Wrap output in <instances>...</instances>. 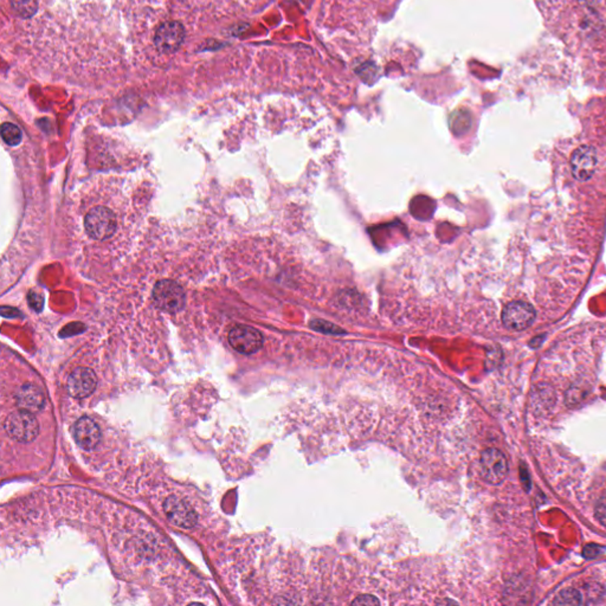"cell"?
<instances>
[{
  "label": "cell",
  "mask_w": 606,
  "mask_h": 606,
  "mask_svg": "<svg viewBox=\"0 0 606 606\" xmlns=\"http://www.w3.org/2000/svg\"><path fill=\"white\" fill-rule=\"evenodd\" d=\"M75 441L84 450H94L101 441L100 428L89 417H82L74 426Z\"/></svg>",
  "instance_id": "cell-11"
},
{
  "label": "cell",
  "mask_w": 606,
  "mask_h": 606,
  "mask_svg": "<svg viewBox=\"0 0 606 606\" xmlns=\"http://www.w3.org/2000/svg\"><path fill=\"white\" fill-rule=\"evenodd\" d=\"M230 345L242 354H254L263 346V337L260 330L250 326L239 325L230 330Z\"/></svg>",
  "instance_id": "cell-7"
},
{
  "label": "cell",
  "mask_w": 606,
  "mask_h": 606,
  "mask_svg": "<svg viewBox=\"0 0 606 606\" xmlns=\"http://www.w3.org/2000/svg\"><path fill=\"white\" fill-rule=\"evenodd\" d=\"M353 605H378V604H380V602L378 601L377 598L371 597V596H363V597H359L358 599H355L354 602L352 603Z\"/></svg>",
  "instance_id": "cell-19"
},
{
  "label": "cell",
  "mask_w": 606,
  "mask_h": 606,
  "mask_svg": "<svg viewBox=\"0 0 606 606\" xmlns=\"http://www.w3.org/2000/svg\"><path fill=\"white\" fill-rule=\"evenodd\" d=\"M185 37L186 32L182 23L177 21L165 22L154 32L153 43L156 51L162 55H171L180 49Z\"/></svg>",
  "instance_id": "cell-4"
},
{
  "label": "cell",
  "mask_w": 606,
  "mask_h": 606,
  "mask_svg": "<svg viewBox=\"0 0 606 606\" xmlns=\"http://www.w3.org/2000/svg\"><path fill=\"white\" fill-rule=\"evenodd\" d=\"M535 316V311L529 303L514 301L503 308L502 322L507 328L511 330H524L533 325Z\"/></svg>",
  "instance_id": "cell-8"
},
{
  "label": "cell",
  "mask_w": 606,
  "mask_h": 606,
  "mask_svg": "<svg viewBox=\"0 0 606 606\" xmlns=\"http://www.w3.org/2000/svg\"><path fill=\"white\" fill-rule=\"evenodd\" d=\"M5 430L10 436L21 443H30L38 436L39 424L32 412L18 410L5 420Z\"/></svg>",
  "instance_id": "cell-3"
},
{
  "label": "cell",
  "mask_w": 606,
  "mask_h": 606,
  "mask_svg": "<svg viewBox=\"0 0 606 606\" xmlns=\"http://www.w3.org/2000/svg\"><path fill=\"white\" fill-rule=\"evenodd\" d=\"M597 152L591 146H581L571 156V172L579 182H587L597 169Z\"/></svg>",
  "instance_id": "cell-9"
},
{
  "label": "cell",
  "mask_w": 606,
  "mask_h": 606,
  "mask_svg": "<svg viewBox=\"0 0 606 606\" xmlns=\"http://www.w3.org/2000/svg\"><path fill=\"white\" fill-rule=\"evenodd\" d=\"M13 11L24 19L34 17L38 11V0H10Z\"/></svg>",
  "instance_id": "cell-14"
},
{
  "label": "cell",
  "mask_w": 606,
  "mask_h": 606,
  "mask_svg": "<svg viewBox=\"0 0 606 606\" xmlns=\"http://www.w3.org/2000/svg\"><path fill=\"white\" fill-rule=\"evenodd\" d=\"M164 511L167 519L180 529H193L198 524V516L190 503L178 496H169L165 500Z\"/></svg>",
  "instance_id": "cell-6"
},
{
  "label": "cell",
  "mask_w": 606,
  "mask_h": 606,
  "mask_svg": "<svg viewBox=\"0 0 606 606\" xmlns=\"http://www.w3.org/2000/svg\"><path fill=\"white\" fill-rule=\"evenodd\" d=\"M16 404L21 410L24 411H40L45 404V397L42 390L34 384H24L16 392Z\"/></svg>",
  "instance_id": "cell-12"
},
{
  "label": "cell",
  "mask_w": 606,
  "mask_h": 606,
  "mask_svg": "<svg viewBox=\"0 0 606 606\" xmlns=\"http://www.w3.org/2000/svg\"><path fill=\"white\" fill-rule=\"evenodd\" d=\"M601 587L599 586H594V587H587L586 586V589H585V603H596L598 601V598L602 597V594H599V591H601Z\"/></svg>",
  "instance_id": "cell-18"
},
{
  "label": "cell",
  "mask_w": 606,
  "mask_h": 606,
  "mask_svg": "<svg viewBox=\"0 0 606 606\" xmlns=\"http://www.w3.org/2000/svg\"><path fill=\"white\" fill-rule=\"evenodd\" d=\"M602 550V548H601L599 546L594 545V544H592V545L586 546V547H585L584 553H583V555H584L585 558H596Z\"/></svg>",
  "instance_id": "cell-20"
},
{
  "label": "cell",
  "mask_w": 606,
  "mask_h": 606,
  "mask_svg": "<svg viewBox=\"0 0 606 606\" xmlns=\"http://www.w3.org/2000/svg\"><path fill=\"white\" fill-rule=\"evenodd\" d=\"M555 403V393L553 391L546 387V389H535L532 394V405L537 411H542L544 409L547 410L548 407H552Z\"/></svg>",
  "instance_id": "cell-13"
},
{
  "label": "cell",
  "mask_w": 606,
  "mask_h": 606,
  "mask_svg": "<svg viewBox=\"0 0 606 606\" xmlns=\"http://www.w3.org/2000/svg\"><path fill=\"white\" fill-rule=\"evenodd\" d=\"M97 386V378L93 369L87 367H77L70 373L66 389L74 398H87L94 393Z\"/></svg>",
  "instance_id": "cell-10"
},
{
  "label": "cell",
  "mask_w": 606,
  "mask_h": 606,
  "mask_svg": "<svg viewBox=\"0 0 606 606\" xmlns=\"http://www.w3.org/2000/svg\"><path fill=\"white\" fill-rule=\"evenodd\" d=\"M594 511H596L594 514H596L598 521L604 527H606V498H602L598 501L596 508H594Z\"/></svg>",
  "instance_id": "cell-17"
},
{
  "label": "cell",
  "mask_w": 606,
  "mask_h": 606,
  "mask_svg": "<svg viewBox=\"0 0 606 606\" xmlns=\"http://www.w3.org/2000/svg\"><path fill=\"white\" fill-rule=\"evenodd\" d=\"M153 302L162 312L179 313L186 303V295L182 287L178 282L172 280H161L158 282L153 293Z\"/></svg>",
  "instance_id": "cell-2"
},
{
  "label": "cell",
  "mask_w": 606,
  "mask_h": 606,
  "mask_svg": "<svg viewBox=\"0 0 606 606\" xmlns=\"http://www.w3.org/2000/svg\"><path fill=\"white\" fill-rule=\"evenodd\" d=\"M581 4L589 5V6H596L601 3V0H579Z\"/></svg>",
  "instance_id": "cell-21"
},
{
  "label": "cell",
  "mask_w": 606,
  "mask_h": 606,
  "mask_svg": "<svg viewBox=\"0 0 606 606\" xmlns=\"http://www.w3.org/2000/svg\"><path fill=\"white\" fill-rule=\"evenodd\" d=\"M117 215L112 208L97 205L90 208L84 217V229L88 236L97 242L112 239L117 231Z\"/></svg>",
  "instance_id": "cell-1"
},
{
  "label": "cell",
  "mask_w": 606,
  "mask_h": 606,
  "mask_svg": "<svg viewBox=\"0 0 606 606\" xmlns=\"http://www.w3.org/2000/svg\"><path fill=\"white\" fill-rule=\"evenodd\" d=\"M555 603L559 605H581L584 603V597L578 590H563L558 594V597L555 598Z\"/></svg>",
  "instance_id": "cell-16"
},
{
  "label": "cell",
  "mask_w": 606,
  "mask_h": 606,
  "mask_svg": "<svg viewBox=\"0 0 606 606\" xmlns=\"http://www.w3.org/2000/svg\"><path fill=\"white\" fill-rule=\"evenodd\" d=\"M1 136L9 146H17L22 141V130L13 123L5 122L1 126Z\"/></svg>",
  "instance_id": "cell-15"
},
{
  "label": "cell",
  "mask_w": 606,
  "mask_h": 606,
  "mask_svg": "<svg viewBox=\"0 0 606 606\" xmlns=\"http://www.w3.org/2000/svg\"><path fill=\"white\" fill-rule=\"evenodd\" d=\"M482 476L489 485H501L508 475V462L502 451L489 448L481 454Z\"/></svg>",
  "instance_id": "cell-5"
}]
</instances>
